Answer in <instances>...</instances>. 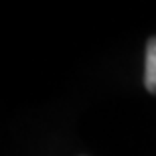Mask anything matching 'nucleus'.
<instances>
[{
	"label": "nucleus",
	"instance_id": "f257e3e1",
	"mask_svg": "<svg viewBox=\"0 0 156 156\" xmlns=\"http://www.w3.org/2000/svg\"><path fill=\"white\" fill-rule=\"evenodd\" d=\"M144 85L150 93H156V37H152L146 45V71Z\"/></svg>",
	"mask_w": 156,
	"mask_h": 156
}]
</instances>
